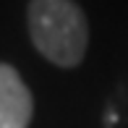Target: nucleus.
I'll return each mask as SVG.
<instances>
[{"label": "nucleus", "instance_id": "f03ea898", "mask_svg": "<svg viewBox=\"0 0 128 128\" xmlns=\"http://www.w3.org/2000/svg\"><path fill=\"white\" fill-rule=\"evenodd\" d=\"M34 100L18 71L0 63V128H29Z\"/></svg>", "mask_w": 128, "mask_h": 128}, {"label": "nucleus", "instance_id": "f257e3e1", "mask_svg": "<svg viewBox=\"0 0 128 128\" xmlns=\"http://www.w3.org/2000/svg\"><path fill=\"white\" fill-rule=\"evenodd\" d=\"M29 34L34 47L55 66L73 68L84 60L89 29L73 0H32Z\"/></svg>", "mask_w": 128, "mask_h": 128}]
</instances>
